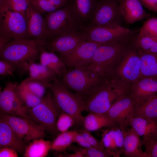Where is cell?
<instances>
[{
	"instance_id": "cell-1",
	"label": "cell",
	"mask_w": 157,
	"mask_h": 157,
	"mask_svg": "<svg viewBox=\"0 0 157 157\" xmlns=\"http://www.w3.org/2000/svg\"><path fill=\"white\" fill-rule=\"evenodd\" d=\"M45 42L33 38L13 39L0 51V58L14 64L17 72L22 75L40 59L41 52L46 49Z\"/></svg>"
},
{
	"instance_id": "cell-2",
	"label": "cell",
	"mask_w": 157,
	"mask_h": 157,
	"mask_svg": "<svg viewBox=\"0 0 157 157\" xmlns=\"http://www.w3.org/2000/svg\"><path fill=\"white\" fill-rule=\"evenodd\" d=\"M129 90L125 83L115 77L107 80L83 101V111L107 113L115 101L127 94Z\"/></svg>"
},
{
	"instance_id": "cell-3",
	"label": "cell",
	"mask_w": 157,
	"mask_h": 157,
	"mask_svg": "<svg viewBox=\"0 0 157 157\" xmlns=\"http://www.w3.org/2000/svg\"><path fill=\"white\" fill-rule=\"evenodd\" d=\"M59 80L83 101L107 80L87 67L69 68Z\"/></svg>"
},
{
	"instance_id": "cell-4",
	"label": "cell",
	"mask_w": 157,
	"mask_h": 157,
	"mask_svg": "<svg viewBox=\"0 0 157 157\" xmlns=\"http://www.w3.org/2000/svg\"><path fill=\"white\" fill-rule=\"evenodd\" d=\"M126 42L101 44L87 66L106 80L113 76L116 65L126 51Z\"/></svg>"
},
{
	"instance_id": "cell-5",
	"label": "cell",
	"mask_w": 157,
	"mask_h": 157,
	"mask_svg": "<svg viewBox=\"0 0 157 157\" xmlns=\"http://www.w3.org/2000/svg\"><path fill=\"white\" fill-rule=\"evenodd\" d=\"M47 87L61 110L71 115L75 124L83 125V101L81 98L65 86L59 79L49 83Z\"/></svg>"
},
{
	"instance_id": "cell-6",
	"label": "cell",
	"mask_w": 157,
	"mask_h": 157,
	"mask_svg": "<svg viewBox=\"0 0 157 157\" xmlns=\"http://www.w3.org/2000/svg\"><path fill=\"white\" fill-rule=\"evenodd\" d=\"M48 88L40 102L29 108V112L32 121L42 126L46 131L54 135L58 132L56 122L62 110L56 103L51 91Z\"/></svg>"
},
{
	"instance_id": "cell-7",
	"label": "cell",
	"mask_w": 157,
	"mask_h": 157,
	"mask_svg": "<svg viewBox=\"0 0 157 157\" xmlns=\"http://www.w3.org/2000/svg\"><path fill=\"white\" fill-rule=\"evenodd\" d=\"M137 31L122 26H90L84 32L86 40L101 44L127 42Z\"/></svg>"
},
{
	"instance_id": "cell-8",
	"label": "cell",
	"mask_w": 157,
	"mask_h": 157,
	"mask_svg": "<svg viewBox=\"0 0 157 157\" xmlns=\"http://www.w3.org/2000/svg\"><path fill=\"white\" fill-rule=\"evenodd\" d=\"M44 17L52 38L76 30L78 19L72 6L67 4L54 11L47 13Z\"/></svg>"
},
{
	"instance_id": "cell-9",
	"label": "cell",
	"mask_w": 157,
	"mask_h": 157,
	"mask_svg": "<svg viewBox=\"0 0 157 157\" xmlns=\"http://www.w3.org/2000/svg\"><path fill=\"white\" fill-rule=\"evenodd\" d=\"M17 135L25 142L46 137V131L41 125L30 119L13 115L0 113Z\"/></svg>"
},
{
	"instance_id": "cell-10",
	"label": "cell",
	"mask_w": 157,
	"mask_h": 157,
	"mask_svg": "<svg viewBox=\"0 0 157 157\" xmlns=\"http://www.w3.org/2000/svg\"><path fill=\"white\" fill-rule=\"evenodd\" d=\"M91 26H122L123 19L118 0H99L92 15Z\"/></svg>"
},
{
	"instance_id": "cell-11",
	"label": "cell",
	"mask_w": 157,
	"mask_h": 157,
	"mask_svg": "<svg viewBox=\"0 0 157 157\" xmlns=\"http://www.w3.org/2000/svg\"><path fill=\"white\" fill-rule=\"evenodd\" d=\"M0 35L12 39L31 38L26 18L19 13L10 10L0 14Z\"/></svg>"
},
{
	"instance_id": "cell-12",
	"label": "cell",
	"mask_w": 157,
	"mask_h": 157,
	"mask_svg": "<svg viewBox=\"0 0 157 157\" xmlns=\"http://www.w3.org/2000/svg\"><path fill=\"white\" fill-rule=\"evenodd\" d=\"M85 33L76 30L65 34L53 37L45 42V47L59 55L69 53L83 41L86 40Z\"/></svg>"
},
{
	"instance_id": "cell-13",
	"label": "cell",
	"mask_w": 157,
	"mask_h": 157,
	"mask_svg": "<svg viewBox=\"0 0 157 157\" xmlns=\"http://www.w3.org/2000/svg\"><path fill=\"white\" fill-rule=\"evenodd\" d=\"M100 45L86 40L69 53L59 56L67 67H87L91 61L96 49Z\"/></svg>"
},
{
	"instance_id": "cell-14",
	"label": "cell",
	"mask_w": 157,
	"mask_h": 157,
	"mask_svg": "<svg viewBox=\"0 0 157 157\" xmlns=\"http://www.w3.org/2000/svg\"><path fill=\"white\" fill-rule=\"evenodd\" d=\"M136 105L134 101L126 95L115 101L107 114L123 130H125L129 128L133 117Z\"/></svg>"
},
{
	"instance_id": "cell-15",
	"label": "cell",
	"mask_w": 157,
	"mask_h": 157,
	"mask_svg": "<svg viewBox=\"0 0 157 157\" xmlns=\"http://www.w3.org/2000/svg\"><path fill=\"white\" fill-rule=\"evenodd\" d=\"M26 19L31 38L45 42L52 38L42 14L30 3L26 11Z\"/></svg>"
},
{
	"instance_id": "cell-16",
	"label": "cell",
	"mask_w": 157,
	"mask_h": 157,
	"mask_svg": "<svg viewBox=\"0 0 157 157\" xmlns=\"http://www.w3.org/2000/svg\"><path fill=\"white\" fill-rule=\"evenodd\" d=\"M123 57L122 62L114 72L126 81L134 82L141 78L139 53L134 49L126 50Z\"/></svg>"
},
{
	"instance_id": "cell-17",
	"label": "cell",
	"mask_w": 157,
	"mask_h": 157,
	"mask_svg": "<svg viewBox=\"0 0 157 157\" xmlns=\"http://www.w3.org/2000/svg\"><path fill=\"white\" fill-rule=\"evenodd\" d=\"M157 94V79L142 77L134 82L127 95L136 104L145 102Z\"/></svg>"
},
{
	"instance_id": "cell-18",
	"label": "cell",
	"mask_w": 157,
	"mask_h": 157,
	"mask_svg": "<svg viewBox=\"0 0 157 157\" xmlns=\"http://www.w3.org/2000/svg\"><path fill=\"white\" fill-rule=\"evenodd\" d=\"M101 134V142L114 157H119L123 153L124 134L119 126L106 128Z\"/></svg>"
},
{
	"instance_id": "cell-19",
	"label": "cell",
	"mask_w": 157,
	"mask_h": 157,
	"mask_svg": "<svg viewBox=\"0 0 157 157\" xmlns=\"http://www.w3.org/2000/svg\"><path fill=\"white\" fill-rule=\"evenodd\" d=\"M120 11L124 20L128 24L149 17L139 0H118Z\"/></svg>"
},
{
	"instance_id": "cell-20",
	"label": "cell",
	"mask_w": 157,
	"mask_h": 157,
	"mask_svg": "<svg viewBox=\"0 0 157 157\" xmlns=\"http://www.w3.org/2000/svg\"><path fill=\"white\" fill-rule=\"evenodd\" d=\"M25 143L17 135L7 123L0 117V148H11L24 154L26 147Z\"/></svg>"
},
{
	"instance_id": "cell-21",
	"label": "cell",
	"mask_w": 157,
	"mask_h": 157,
	"mask_svg": "<svg viewBox=\"0 0 157 157\" xmlns=\"http://www.w3.org/2000/svg\"><path fill=\"white\" fill-rule=\"evenodd\" d=\"M124 134L123 153L127 157H147L141 148L142 146L140 136L131 127L123 130Z\"/></svg>"
},
{
	"instance_id": "cell-22",
	"label": "cell",
	"mask_w": 157,
	"mask_h": 157,
	"mask_svg": "<svg viewBox=\"0 0 157 157\" xmlns=\"http://www.w3.org/2000/svg\"><path fill=\"white\" fill-rule=\"evenodd\" d=\"M83 125L85 129L90 132L95 131L103 128H110L119 126L107 113L90 112L84 117Z\"/></svg>"
},
{
	"instance_id": "cell-23",
	"label": "cell",
	"mask_w": 157,
	"mask_h": 157,
	"mask_svg": "<svg viewBox=\"0 0 157 157\" xmlns=\"http://www.w3.org/2000/svg\"><path fill=\"white\" fill-rule=\"evenodd\" d=\"M28 71L29 76L22 82L26 83L32 80L38 81L48 88L49 83L59 79L56 74L40 63H32L29 67Z\"/></svg>"
},
{
	"instance_id": "cell-24",
	"label": "cell",
	"mask_w": 157,
	"mask_h": 157,
	"mask_svg": "<svg viewBox=\"0 0 157 157\" xmlns=\"http://www.w3.org/2000/svg\"><path fill=\"white\" fill-rule=\"evenodd\" d=\"M45 49L43 50L40 54V63L56 74L59 79L67 70V67L59 56Z\"/></svg>"
},
{
	"instance_id": "cell-25",
	"label": "cell",
	"mask_w": 157,
	"mask_h": 157,
	"mask_svg": "<svg viewBox=\"0 0 157 157\" xmlns=\"http://www.w3.org/2000/svg\"><path fill=\"white\" fill-rule=\"evenodd\" d=\"M137 117L157 123V94L143 103L136 105L133 117Z\"/></svg>"
},
{
	"instance_id": "cell-26",
	"label": "cell",
	"mask_w": 157,
	"mask_h": 157,
	"mask_svg": "<svg viewBox=\"0 0 157 157\" xmlns=\"http://www.w3.org/2000/svg\"><path fill=\"white\" fill-rule=\"evenodd\" d=\"M141 65V78L157 79V54L139 51Z\"/></svg>"
},
{
	"instance_id": "cell-27",
	"label": "cell",
	"mask_w": 157,
	"mask_h": 157,
	"mask_svg": "<svg viewBox=\"0 0 157 157\" xmlns=\"http://www.w3.org/2000/svg\"><path fill=\"white\" fill-rule=\"evenodd\" d=\"M18 85L11 81L6 82L4 88L0 92V113L11 114L13 104Z\"/></svg>"
},
{
	"instance_id": "cell-28",
	"label": "cell",
	"mask_w": 157,
	"mask_h": 157,
	"mask_svg": "<svg viewBox=\"0 0 157 157\" xmlns=\"http://www.w3.org/2000/svg\"><path fill=\"white\" fill-rule=\"evenodd\" d=\"M51 144L43 138L33 140L26 147L24 156L26 157H44L51 149Z\"/></svg>"
},
{
	"instance_id": "cell-29",
	"label": "cell",
	"mask_w": 157,
	"mask_h": 157,
	"mask_svg": "<svg viewBox=\"0 0 157 157\" xmlns=\"http://www.w3.org/2000/svg\"><path fill=\"white\" fill-rule=\"evenodd\" d=\"M133 42L139 51L157 54V39L146 33L139 30Z\"/></svg>"
},
{
	"instance_id": "cell-30",
	"label": "cell",
	"mask_w": 157,
	"mask_h": 157,
	"mask_svg": "<svg viewBox=\"0 0 157 157\" xmlns=\"http://www.w3.org/2000/svg\"><path fill=\"white\" fill-rule=\"evenodd\" d=\"M130 126L142 138L149 135L157 129L156 123L140 117H133Z\"/></svg>"
},
{
	"instance_id": "cell-31",
	"label": "cell",
	"mask_w": 157,
	"mask_h": 157,
	"mask_svg": "<svg viewBox=\"0 0 157 157\" xmlns=\"http://www.w3.org/2000/svg\"><path fill=\"white\" fill-rule=\"evenodd\" d=\"M72 6L79 19H85L92 15L97 5L96 0H74Z\"/></svg>"
},
{
	"instance_id": "cell-32",
	"label": "cell",
	"mask_w": 157,
	"mask_h": 157,
	"mask_svg": "<svg viewBox=\"0 0 157 157\" xmlns=\"http://www.w3.org/2000/svg\"><path fill=\"white\" fill-rule=\"evenodd\" d=\"M16 93L18 98L29 108H32L39 104L42 98L33 93L25 85L21 83L18 85Z\"/></svg>"
},
{
	"instance_id": "cell-33",
	"label": "cell",
	"mask_w": 157,
	"mask_h": 157,
	"mask_svg": "<svg viewBox=\"0 0 157 157\" xmlns=\"http://www.w3.org/2000/svg\"><path fill=\"white\" fill-rule=\"evenodd\" d=\"M77 131H67L58 135L51 144V149L57 151H62L69 148L74 142Z\"/></svg>"
},
{
	"instance_id": "cell-34",
	"label": "cell",
	"mask_w": 157,
	"mask_h": 157,
	"mask_svg": "<svg viewBox=\"0 0 157 157\" xmlns=\"http://www.w3.org/2000/svg\"><path fill=\"white\" fill-rule=\"evenodd\" d=\"M30 1V0H5L0 7V14L10 10L19 13L26 18V11Z\"/></svg>"
},
{
	"instance_id": "cell-35",
	"label": "cell",
	"mask_w": 157,
	"mask_h": 157,
	"mask_svg": "<svg viewBox=\"0 0 157 157\" xmlns=\"http://www.w3.org/2000/svg\"><path fill=\"white\" fill-rule=\"evenodd\" d=\"M141 141L147 157H157V129Z\"/></svg>"
},
{
	"instance_id": "cell-36",
	"label": "cell",
	"mask_w": 157,
	"mask_h": 157,
	"mask_svg": "<svg viewBox=\"0 0 157 157\" xmlns=\"http://www.w3.org/2000/svg\"><path fill=\"white\" fill-rule=\"evenodd\" d=\"M71 149L75 152H79L85 157H109L112 156L106 149H103L94 147L88 148H80L72 147Z\"/></svg>"
},
{
	"instance_id": "cell-37",
	"label": "cell",
	"mask_w": 157,
	"mask_h": 157,
	"mask_svg": "<svg viewBox=\"0 0 157 157\" xmlns=\"http://www.w3.org/2000/svg\"><path fill=\"white\" fill-rule=\"evenodd\" d=\"M29 109L18 98L16 93L11 114L32 120L30 115Z\"/></svg>"
},
{
	"instance_id": "cell-38",
	"label": "cell",
	"mask_w": 157,
	"mask_h": 157,
	"mask_svg": "<svg viewBox=\"0 0 157 157\" xmlns=\"http://www.w3.org/2000/svg\"><path fill=\"white\" fill-rule=\"evenodd\" d=\"M74 124L75 122L73 118L62 111L58 116L56 125L58 131L62 133L67 131Z\"/></svg>"
},
{
	"instance_id": "cell-39",
	"label": "cell",
	"mask_w": 157,
	"mask_h": 157,
	"mask_svg": "<svg viewBox=\"0 0 157 157\" xmlns=\"http://www.w3.org/2000/svg\"><path fill=\"white\" fill-rule=\"evenodd\" d=\"M21 83L25 85L30 91L40 98H43L46 93L47 87L40 81L32 80L26 83Z\"/></svg>"
},
{
	"instance_id": "cell-40",
	"label": "cell",
	"mask_w": 157,
	"mask_h": 157,
	"mask_svg": "<svg viewBox=\"0 0 157 157\" xmlns=\"http://www.w3.org/2000/svg\"><path fill=\"white\" fill-rule=\"evenodd\" d=\"M30 1L42 14L51 12L58 9L48 0H30Z\"/></svg>"
},
{
	"instance_id": "cell-41",
	"label": "cell",
	"mask_w": 157,
	"mask_h": 157,
	"mask_svg": "<svg viewBox=\"0 0 157 157\" xmlns=\"http://www.w3.org/2000/svg\"><path fill=\"white\" fill-rule=\"evenodd\" d=\"M139 30L157 39V17L149 18L144 23Z\"/></svg>"
},
{
	"instance_id": "cell-42",
	"label": "cell",
	"mask_w": 157,
	"mask_h": 157,
	"mask_svg": "<svg viewBox=\"0 0 157 157\" xmlns=\"http://www.w3.org/2000/svg\"><path fill=\"white\" fill-rule=\"evenodd\" d=\"M16 65L12 62L3 59L0 60V75L8 76L11 75L16 69Z\"/></svg>"
},
{
	"instance_id": "cell-43",
	"label": "cell",
	"mask_w": 157,
	"mask_h": 157,
	"mask_svg": "<svg viewBox=\"0 0 157 157\" xmlns=\"http://www.w3.org/2000/svg\"><path fill=\"white\" fill-rule=\"evenodd\" d=\"M79 132L83 135L92 147L101 149H106L101 141L96 139L91 134L90 131L85 129Z\"/></svg>"
},
{
	"instance_id": "cell-44",
	"label": "cell",
	"mask_w": 157,
	"mask_h": 157,
	"mask_svg": "<svg viewBox=\"0 0 157 157\" xmlns=\"http://www.w3.org/2000/svg\"><path fill=\"white\" fill-rule=\"evenodd\" d=\"M74 142H76L83 148H88L92 147L79 132L77 131L75 134L74 138Z\"/></svg>"
},
{
	"instance_id": "cell-45",
	"label": "cell",
	"mask_w": 157,
	"mask_h": 157,
	"mask_svg": "<svg viewBox=\"0 0 157 157\" xmlns=\"http://www.w3.org/2000/svg\"><path fill=\"white\" fill-rule=\"evenodd\" d=\"M17 152L13 149L4 147L0 149V157H17Z\"/></svg>"
},
{
	"instance_id": "cell-46",
	"label": "cell",
	"mask_w": 157,
	"mask_h": 157,
	"mask_svg": "<svg viewBox=\"0 0 157 157\" xmlns=\"http://www.w3.org/2000/svg\"><path fill=\"white\" fill-rule=\"evenodd\" d=\"M142 5L149 10L157 13V0H139Z\"/></svg>"
},
{
	"instance_id": "cell-47",
	"label": "cell",
	"mask_w": 157,
	"mask_h": 157,
	"mask_svg": "<svg viewBox=\"0 0 157 157\" xmlns=\"http://www.w3.org/2000/svg\"><path fill=\"white\" fill-rule=\"evenodd\" d=\"M52 5L58 9L61 8L67 4V0H48Z\"/></svg>"
},
{
	"instance_id": "cell-48",
	"label": "cell",
	"mask_w": 157,
	"mask_h": 157,
	"mask_svg": "<svg viewBox=\"0 0 157 157\" xmlns=\"http://www.w3.org/2000/svg\"><path fill=\"white\" fill-rule=\"evenodd\" d=\"M12 39L7 36L0 35V51Z\"/></svg>"
},
{
	"instance_id": "cell-49",
	"label": "cell",
	"mask_w": 157,
	"mask_h": 157,
	"mask_svg": "<svg viewBox=\"0 0 157 157\" xmlns=\"http://www.w3.org/2000/svg\"></svg>"
}]
</instances>
